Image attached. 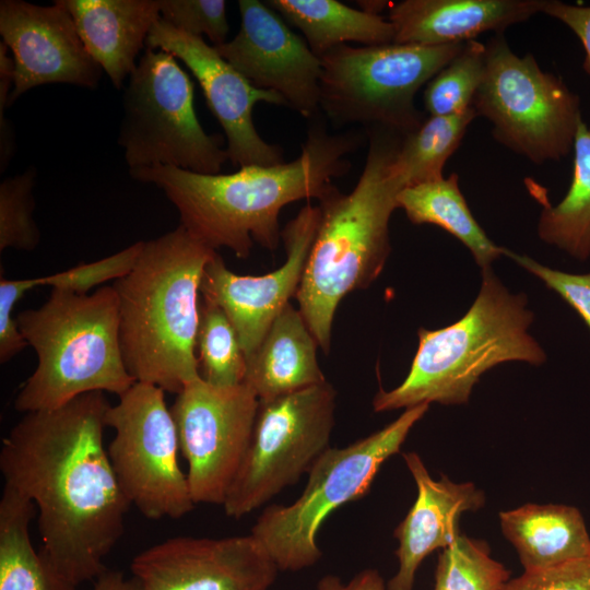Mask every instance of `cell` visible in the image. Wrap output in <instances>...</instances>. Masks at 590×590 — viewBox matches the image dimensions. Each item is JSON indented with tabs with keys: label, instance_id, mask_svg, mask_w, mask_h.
Wrapping results in <instances>:
<instances>
[{
	"label": "cell",
	"instance_id": "cell-14",
	"mask_svg": "<svg viewBox=\"0 0 590 590\" xmlns=\"http://www.w3.org/2000/svg\"><path fill=\"white\" fill-rule=\"evenodd\" d=\"M146 48L172 54L194 75L208 107L224 130L226 152L233 166L283 163L282 149L264 141L252 120L258 103L286 105L281 95L255 86L203 37L184 33L162 19L152 27Z\"/></svg>",
	"mask_w": 590,
	"mask_h": 590
},
{
	"label": "cell",
	"instance_id": "cell-4",
	"mask_svg": "<svg viewBox=\"0 0 590 590\" xmlns=\"http://www.w3.org/2000/svg\"><path fill=\"white\" fill-rule=\"evenodd\" d=\"M216 252L179 224L144 241L132 270L114 282L123 359L135 381L178 394L200 378L201 282Z\"/></svg>",
	"mask_w": 590,
	"mask_h": 590
},
{
	"label": "cell",
	"instance_id": "cell-36",
	"mask_svg": "<svg viewBox=\"0 0 590 590\" xmlns=\"http://www.w3.org/2000/svg\"><path fill=\"white\" fill-rule=\"evenodd\" d=\"M499 590H590V554L555 567L523 571Z\"/></svg>",
	"mask_w": 590,
	"mask_h": 590
},
{
	"label": "cell",
	"instance_id": "cell-5",
	"mask_svg": "<svg viewBox=\"0 0 590 590\" xmlns=\"http://www.w3.org/2000/svg\"><path fill=\"white\" fill-rule=\"evenodd\" d=\"M481 272L479 294L462 318L440 329L417 330L418 345L406 377L392 390L375 394V412L433 402L464 404L491 368L512 361L535 366L546 361L528 332L534 315L527 296L510 293L492 268Z\"/></svg>",
	"mask_w": 590,
	"mask_h": 590
},
{
	"label": "cell",
	"instance_id": "cell-33",
	"mask_svg": "<svg viewBox=\"0 0 590 590\" xmlns=\"http://www.w3.org/2000/svg\"><path fill=\"white\" fill-rule=\"evenodd\" d=\"M144 241H137L129 247L106 258L81 263L67 270L37 278H30L32 290L49 286L51 290L70 291L87 294L93 287L116 281L129 273L137 263Z\"/></svg>",
	"mask_w": 590,
	"mask_h": 590
},
{
	"label": "cell",
	"instance_id": "cell-7",
	"mask_svg": "<svg viewBox=\"0 0 590 590\" xmlns=\"http://www.w3.org/2000/svg\"><path fill=\"white\" fill-rule=\"evenodd\" d=\"M429 404L405 409L381 429L345 447L328 448L307 472L303 493L288 505L267 506L250 534L282 571L314 566L322 556L317 534L341 506L364 497L381 468L398 453Z\"/></svg>",
	"mask_w": 590,
	"mask_h": 590
},
{
	"label": "cell",
	"instance_id": "cell-31",
	"mask_svg": "<svg viewBox=\"0 0 590 590\" xmlns=\"http://www.w3.org/2000/svg\"><path fill=\"white\" fill-rule=\"evenodd\" d=\"M485 44L473 39L426 85L424 105L429 116L461 114L472 107L485 68Z\"/></svg>",
	"mask_w": 590,
	"mask_h": 590
},
{
	"label": "cell",
	"instance_id": "cell-23",
	"mask_svg": "<svg viewBox=\"0 0 590 590\" xmlns=\"http://www.w3.org/2000/svg\"><path fill=\"white\" fill-rule=\"evenodd\" d=\"M498 517L523 571L555 567L590 554V535L577 507L524 504L500 511Z\"/></svg>",
	"mask_w": 590,
	"mask_h": 590
},
{
	"label": "cell",
	"instance_id": "cell-35",
	"mask_svg": "<svg viewBox=\"0 0 590 590\" xmlns=\"http://www.w3.org/2000/svg\"><path fill=\"white\" fill-rule=\"evenodd\" d=\"M506 256L557 293L582 318L590 330V272L574 274L545 267L534 259L509 249Z\"/></svg>",
	"mask_w": 590,
	"mask_h": 590
},
{
	"label": "cell",
	"instance_id": "cell-28",
	"mask_svg": "<svg viewBox=\"0 0 590 590\" xmlns=\"http://www.w3.org/2000/svg\"><path fill=\"white\" fill-rule=\"evenodd\" d=\"M476 117L473 107L457 115L429 116L416 130L402 135L393 169L404 188L444 178L448 158Z\"/></svg>",
	"mask_w": 590,
	"mask_h": 590
},
{
	"label": "cell",
	"instance_id": "cell-8",
	"mask_svg": "<svg viewBox=\"0 0 590 590\" xmlns=\"http://www.w3.org/2000/svg\"><path fill=\"white\" fill-rule=\"evenodd\" d=\"M465 43L338 46L320 57V111L339 126L410 133L426 119L415 106L416 93Z\"/></svg>",
	"mask_w": 590,
	"mask_h": 590
},
{
	"label": "cell",
	"instance_id": "cell-37",
	"mask_svg": "<svg viewBox=\"0 0 590 590\" xmlns=\"http://www.w3.org/2000/svg\"><path fill=\"white\" fill-rule=\"evenodd\" d=\"M27 279H0V363L5 364L28 346L22 335L13 311L22 297L30 292Z\"/></svg>",
	"mask_w": 590,
	"mask_h": 590
},
{
	"label": "cell",
	"instance_id": "cell-19",
	"mask_svg": "<svg viewBox=\"0 0 590 590\" xmlns=\"http://www.w3.org/2000/svg\"><path fill=\"white\" fill-rule=\"evenodd\" d=\"M417 489L404 519L397 526L398 570L387 590H413L416 571L434 551L449 546L460 534L459 519L485 504V494L471 482L455 483L441 474L430 476L422 458L413 451L402 453Z\"/></svg>",
	"mask_w": 590,
	"mask_h": 590
},
{
	"label": "cell",
	"instance_id": "cell-26",
	"mask_svg": "<svg viewBox=\"0 0 590 590\" xmlns=\"http://www.w3.org/2000/svg\"><path fill=\"white\" fill-rule=\"evenodd\" d=\"M398 208L411 223L436 225L455 236L470 250L481 270L491 268L493 261L506 255L507 248L494 244L474 219L456 173L402 189Z\"/></svg>",
	"mask_w": 590,
	"mask_h": 590
},
{
	"label": "cell",
	"instance_id": "cell-13",
	"mask_svg": "<svg viewBox=\"0 0 590 590\" xmlns=\"http://www.w3.org/2000/svg\"><path fill=\"white\" fill-rule=\"evenodd\" d=\"M259 399L244 382L213 386L201 377L177 394L170 411L196 504L223 505L248 449Z\"/></svg>",
	"mask_w": 590,
	"mask_h": 590
},
{
	"label": "cell",
	"instance_id": "cell-10",
	"mask_svg": "<svg viewBox=\"0 0 590 590\" xmlns=\"http://www.w3.org/2000/svg\"><path fill=\"white\" fill-rule=\"evenodd\" d=\"M485 47L472 107L493 125L494 139L536 165L566 157L582 120L578 94L543 71L533 55L515 54L503 33Z\"/></svg>",
	"mask_w": 590,
	"mask_h": 590
},
{
	"label": "cell",
	"instance_id": "cell-27",
	"mask_svg": "<svg viewBox=\"0 0 590 590\" xmlns=\"http://www.w3.org/2000/svg\"><path fill=\"white\" fill-rule=\"evenodd\" d=\"M573 152L570 186L557 204L543 206L538 235L574 259L586 261L590 258V129L583 120Z\"/></svg>",
	"mask_w": 590,
	"mask_h": 590
},
{
	"label": "cell",
	"instance_id": "cell-9",
	"mask_svg": "<svg viewBox=\"0 0 590 590\" xmlns=\"http://www.w3.org/2000/svg\"><path fill=\"white\" fill-rule=\"evenodd\" d=\"M194 85L177 59L146 48L128 79L118 144L130 169L170 166L220 174L228 160L223 138L202 128Z\"/></svg>",
	"mask_w": 590,
	"mask_h": 590
},
{
	"label": "cell",
	"instance_id": "cell-32",
	"mask_svg": "<svg viewBox=\"0 0 590 590\" xmlns=\"http://www.w3.org/2000/svg\"><path fill=\"white\" fill-rule=\"evenodd\" d=\"M35 177V168L30 167L0 184V251L7 248L33 251L40 241L34 220Z\"/></svg>",
	"mask_w": 590,
	"mask_h": 590
},
{
	"label": "cell",
	"instance_id": "cell-2",
	"mask_svg": "<svg viewBox=\"0 0 590 590\" xmlns=\"http://www.w3.org/2000/svg\"><path fill=\"white\" fill-rule=\"evenodd\" d=\"M361 144L357 132L331 134L323 123L308 129L300 154L288 163L251 165L232 174H199L170 166L130 169L134 180L160 188L174 204L180 225L200 243L228 248L239 259L253 243L273 251L281 241L279 215L303 199H322L332 179L351 168L346 158Z\"/></svg>",
	"mask_w": 590,
	"mask_h": 590
},
{
	"label": "cell",
	"instance_id": "cell-41",
	"mask_svg": "<svg viewBox=\"0 0 590 590\" xmlns=\"http://www.w3.org/2000/svg\"><path fill=\"white\" fill-rule=\"evenodd\" d=\"M93 590H139L135 578H126L121 571L106 570L94 585Z\"/></svg>",
	"mask_w": 590,
	"mask_h": 590
},
{
	"label": "cell",
	"instance_id": "cell-17",
	"mask_svg": "<svg viewBox=\"0 0 590 590\" xmlns=\"http://www.w3.org/2000/svg\"><path fill=\"white\" fill-rule=\"evenodd\" d=\"M320 221L318 205H305L281 233L286 260L264 275H239L216 252L205 266L201 296L226 314L246 359L258 349L269 328L296 296Z\"/></svg>",
	"mask_w": 590,
	"mask_h": 590
},
{
	"label": "cell",
	"instance_id": "cell-21",
	"mask_svg": "<svg viewBox=\"0 0 590 590\" xmlns=\"http://www.w3.org/2000/svg\"><path fill=\"white\" fill-rule=\"evenodd\" d=\"M90 55L120 90L161 19L160 0H61Z\"/></svg>",
	"mask_w": 590,
	"mask_h": 590
},
{
	"label": "cell",
	"instance_id": "cell-40",
	"mask_svg": "<svg viewBox=\"0 0 590 590\" xmlns=\"http://www.w3.org/2000/svg\"><path fill=\"white\" fill-rule=\"evenodd\" d=\"M317 590H387V585L377 569L366 568L346 583L339 576L324 575L318 581Z\"/></svg>",
	"mask_w": 590,
	"mask_h": 590
},
{
	"label": "cell",
	"instance_id": "cell-3",
	"mask_svg": "<svg viewBox=\"0 0 590 590\" xmlns=\"http://www.w3.org/2000/svg\"><path fill=\"white\" fill-rule=\"evenodd\" d=\"M402 134L368 128L363 172L351 192L337 187L318 201L320 221L295 298L324 354L334 315L350 293L380 275L391 251L389 222L404 186L393 169Z\"/></svg>",
	"mask_w": 590,
	"mask_h": 590
},
{
	"label": "cell",
	"instance_id": "cell-20",
	"mask_svg": "<svg viewBox=\"0 0 590 590\" xmlns=\"http://www.w3.org/2000/svg\"><path fill=\"white\" fill-rule=\"evenodd\" d=\"M547 0H404L392 3L393 44L465 43L485 32L503 33L543 12Z\"/></svg>",
	"mask_w": 590,
	"mask_h": 590
},
{
	"label": "cell",
	"instance_id": "cell-38",
	"mask_svg": "<svg viewBox=\"0 0 590 590\" xmlns=\"http://www.w3.org/2000/svg\"><path fill=\"white\" fill-rule=\"evenodd\" d=\"M14 63L9 48L0 42V170L4 172L14 155L15 141L13 128L4 116L13 87Z\"/></svg>",
	"mask_w": 590,
	"mask_h": 590
},
{
	"label": "cell",
	"instance_id": "cell-24",
	"mask_svg": "<svg viewBox=\"0 0 590 590\" xmlns=\"http://www.w3.org/2000/svg\"><path fill=\"white\" fill-rule=\"evenodd\" d=\"M266 3L303 33L309 48L319 58L347 42L364 46L394 42L390 21L337 0H269Z\"/></svg>",
	"mask_w": 590,
	"mask_h": 590
},
{
	"label": "cell",
	"instance_id": "cell-34",
	"mask_svg": "<svg viewBox=\"0 0 590 590\" xmlns=\"http://www.w3.org/2000/svg\"><path fill=\"white\" fill-rule=\"evenodd\" d=\"M161 19L175 28L202 37L213 46L227 42L229 26L224 0H160Z\"/></svg>",
	"mask_w": 590,
	"mask_h": 590
},
{
	"label": "cell",
	"instance_id": "cell-6",
	"mask_svg": "<svg viewBox=\"0 0 590 590\" xmlns=\"http://www.w3.org/2000/svg\"><path fill=\"white\" fill-rule=\"evenodd\" d=\"M15 319L37 357L14 399L16 411L57 409L95 391L119 397L135 382L123 359L113 285L92 294L54 288L42 306Z\"/></svg>",
	"mask_w": 590,
	"mask_h": 590
},
{
	"label": "cell",
	"instance_id": "cell-1",
	"mask_svg": "<svg viewBox=\"0 0 590 590\" xmlns=\"http://www.w3.org/2000/svg\"><path fill=\"white\" fill-rule=\"evenodd\" d=\"M105 392L82 394L52 410L25 413L3 438L4 485L36 506L42 551L75 586L107 570L131 506L104 442Z\"/></svg>",
	"mask_w": 590,
	"mask_h": 590
},
{
	"label": "cell",
	"instance_id": "cell-15",
	"mask_svg": "<svg viewBox=\"0 0 590 590\" xmlns=\"http://www.w3.org/2000/svg\"><path fill=\"white\" fill-rule=\"evenodd\" d=\"M130 568L139 590H269L280 571L251 534L167 539L134 556Z\"/></svg>",
	"mask_w": 590,
	"mask_h": 590
},
{
	"label": "cell",
	"instance_id": "cell-39",
	"mask_svg": "<svg viewBox=\"0 0 590 590\" xmlns=\"http://www.w3.org/2000/svg\"><path fill=\"white\" fill-rule=\"evenodd\" d=\"M543 13L565 24L579 38L585 50L582 68L590 75V5L547 0Z\"/></svg>",
	"mask_w": 590,
	"mask_h": 590
},
{
	"label": "cell",
	"instance_id": "cell-18",
	"mask_svg": "<svg viewBox=\"0 0 590 590\" xmlns=\"http://www.w3.org/2000/svg\"><path fill=\"white\" fill-rule=\"evenodd\" d=\"M0 35L14 63L9 105L36 86L66 83L95 88L103 76L61 0L51 5L2 0Z\"/></svg>",
	"mask_w": 590,
	"mask_h": 590
},
{
	"label": "cell",
	"instance_id": "cell-25",
	"mask_svg": "<svg viewBox=\"0 0 590 590\" xmlns=\"http://www.w3.org/2000/svg\"><path fill=\"white\" fill-rule=\"evenodd\" d=\"M35 516V504L4 485L0 498V590H78L33 546L30 524Z\"/></svg>",
	"mask_w": 590,
	"mask_h": 590
},
{
	"label": "cell",
	"instance_id": "cell-29",
	"mask_svg": "<svg viewBox=\"0 0 590 590\" xmlns=\"http://www.w3.org/2000/svg\"><path fill=\"white\" fill-rule=\"evenodd\" d=\"M200 377L217 387L244 382L246 355L237 332L223 309L202 297L196 340Z\"/></svg>",
	"mask_w": 590,
	"mask_h": 590
},
{
	"label": "cell",
	"instance_id": "cell-16",
	"mask_svg": "<svg viewBox=\"0 0 590 590\" xmlns=\"http://www.w3.org/2000/svg\"><path fill=\"white\" fill-rule=\"evenodd\" d=\"M238 8L237 34L213 47L255 86L278 93L286 106L316 118L320 111V58L267 3L239 0Z\"/></svg>",
	"mask_w": 590,
	"mask_h": 590
},
{
	"label": "cell",
	"instance_id": "cell-22",
	"mask_svg": "<svg viewBox=\"0 0 590 590\" xmlns=\"http://www.w3.org/2000/svg\"><path fill=\"white\" fill-rule=\"evenodd\" d=\"M317 340L290 303L258 349L246 359L244 384L259 400L288 394L326 381L317 359Z\"/></svg>",
	"mask_w": 590,
	"mask_h": 590
},
{
	"label": "cell",
	"instance_id": "cell-12",
	"mask_svg": "<svg viewBox=\"0 0 590 590\" xmlns=\"http://www.w3.org/2000/svg\"><path fill=\"white\" fill-rule=\"evenodd\" d=\"M106 425L115 433L108 457L130 504L154 520L189 514L196 503L179 465L178 434L165 391L135 381L109 406Z\"/></svg>",
	"mask_w": 590,
	"mask_h": 590
},
{
	"label": "cell",
	"instance_id": "cell-11",
	"mask_svg": "<svg viewBox=\"0 0 590 590\" xmlns=\"http://www.w3.org/2000/svg\"><path fill=\"white\" fill-rule=\"evenodd\" d=\"M335 404L327 380L259 400L248 449L222 505L226 516H247L309 471L330 448Z\"/></svg>",
	"mask_w": 590,
	"mask_h": 590
},
{
	"label": "cell",
	"instance_id": "cell-42",
	"mask_svg": "<svg viewBox=\"0 0 590 590\" xmlns=\"http://www.w3.org/2000/svg\"><path fill=\"white\" fill-rule=\"evenodd\" d=\"M361 10L369 14L380 15V12L387 7H391L392 3L387 1H357Z\"/></svg>",
	"mask_w": 590,
	"mask_h": 590
},
{
	"label": "cell",
	"instance_id": "cell-30",
	"mask_svg": "<svg viewBox=\"0 0 590 590\" xmlns=\"http://www.w3.org/2000/svg\"><path fill=\"white\" fill-rule=\"evenodd\" d=\"M509 579L487 542L460 533L438 555L434 590H499Z\"/></svg>",
	"mask_w": 590,
	"mask_h": 590
}]
</instances>
